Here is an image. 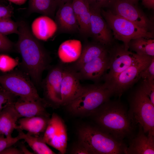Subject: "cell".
I'll list each match as a JSON object with an SVG mask.
<instances>
[{
	"label": "cell",
	"mask_w": 154,
	"mask_h": 154,
	"mask_svg": "<svg viewBox=\"0 0 154 154\" xmlns=\"http://www.w3.org/2000/svg\"><path fill=\"white\" fill-rule=\"evenodd\" d=\"M18 23V38L15 46L27 72L35 82L38 83L47 65V54L33 35L26 23L23 21Z\"/></svg>",
	"instance_id": "cell-1"
},
{
	"label": "cell",
	"mask_w": 154,
	"mask_h": 154,
	"mask_svg": "<svg viewBox=\"0 0 154 154\" xmlns=\"http://www.w3.org/2000/svg\"><path fill=\"white\" fill-rule=\"evenodd\" d=\"M128 112L135 125H140L145 133L154 135V105L140 86L131 96Z\"/></svg>",
	"instance_id": "cell-5"
},
{
	"label": "cell",
	"mask_w": 154,
	"mask_h": 154,
	"mask_svg": "<svg viewBox=\"0 0 154 154\" xmlns=\"http://www.w3.org/2000/svg\"><path fill=\"white\" fill-rule=\"evenodd\" d=\"M64 69L60 66L53 68L48 74L44 83L48 98L53 103L59 105L61 101V88Z\"/></svg>",
	"instance_id": "cell-15"
},
{
	"label": "cell",
	"mask_w": 154,
	"mask_h": 154,
	"mask_svg": "<svg viewBox=\"0 0 154 154\" xmlns=\"http://www.w3.org/2000/svg\"><path fill=\"white\" fill-rule=\"evenodd\" d=\"M10 2L16 5H21L24 4L27 0H8Z\"/></svg>",
	"instance_id": "cell-41"
},
{
	"label": "cell",
	"mask_w": 154,
	"mask_h": 154,
	"mask_svg": "<svg viewBox=\"0 0 154 154\" xmlns=\"http://www.w3.org/2000/svg\"><path fill=\"white\" fill-rule=\"evenodd\" d=\"M82 49L81 41L76 39L66 40L60 45L58 51V57L62 62H76L80 58Z\"/></svg>",
	"instance_id": "cell-20"
},
{
	"label": "cell",
	"mask_w": 154,
	"mask_h": 154,
	"mask_svg": "<svg viewBox=\"0 0 154 154\" xmlns=\"http://www.w3.org/2000/svg\"><path fill=\"white\" fill-rule=\"evenodd\" d=\"M72 1L58 7L55 14V21L57 24L58 29L62 32L71 33L79 30Z\"/></svg>",
	"instance_id": "cell-14"
},
{
	"label": "cell",
	"mask_w": 154,
	"mask_h": 154,
	"mask_svg": "<svg viewBox=\"0 0 154 154\" xmlns=\"http://www.w3.org/2000/svg\"><path fill=\"white\" fill-rule=\"evenodd\" d=\"M79 141L84 144L92 154H125L127 146L100 129L84 125L78 130Z\"/></svg>",
	"instance_id": "cell-3"
},
{
	"label": "cell",
	"mask_w": 154,
	"mask_h": 154,
	"mask_svg": "<svg viewBox=\"0 0 154 154\" xmlns=\"http://www.w3.org/2000/svg\"><path fill=\"white\" fill-rule=\"evenodd\" d=\"M23 154L21 150H19L16 148L9 147L3 151L0 154Z\"/></svg>",
	"instance_id": "cell-38"
},
{
	"label": "cell",
	"mask_w": 154,
	"mask_h": 154,
	"mask_svg": "<svg viewBox=\"0 0 154 154\" xmlns=\"http://www.w3.org/2000/svg\"><path fill=\"white\" fill-rule=\"evenodd\" d=\"M109 62L108 72L103 77L108 84L117 75L142 56L126 50L123 45L115 44L108 48Z\"/></svg>",
	"instance_id": "cell-9"
},
{
	"label": "cell",
	"mask_w": 154,
	"mask_h": 154,
	"mask_svg": "<svg viewBox=\"0 0 154 154\" xmlns=\"http://www.w3.org/2000/svg\"><path fill=\"white\" fill-rule=\"evenodd\" d=\"M72 3L79 31L83 35H90L91 13L87 0H72Z\"/></svg>",
	"instance_id": "cell-19"
},
{
	"label": "cell",
	"mask_w": 154,
	"mask_h": 154,
	"mask_svg": "<svg viewBox=\"0 0 154 154\" xmlns=\"http://www.w3.org/2000/svg\"><path fill=\"white\" fill-rule=\"evenodd\" d=\"M137 134L131 138L126 154H154V135H146L140 125Z\"/></svg>",
	"instance_id": "cell-16"
},
{
	"label": "cell",
	"mask_w": 154,
	"mask_h": 154,
	"mask_svg": "<svg viewBox=\"0 0 154 154\" xmlns=\"http://www.w3.org/2000/svg\"><path fill=\"white\" fill-rule=\"evenodd\" d=\"M15 59L5 54H0V70L5 72L13 69L17 65Z\"/></svg>",
	"instance_id": "cell-29"
},
{
	"label": "cell",
	"mask_w": 154,
	"mask_h": 154,
	"mask_svg": "<svg viewBox=\"0 0 154 154\" xmlns=\"http://www.w3.org/2000/svg\"><path fill=\"white\" fill-rule=\"evenodd\" d=\"M14 8L11 5H0V20L11 18L13 13Z\"/></svg>",
	"instance_id": "cell-36"
},
{
	"label": "cell",
	"mask_w": 154,
	"mask_h": 154,
	"mask_svg": "<svg viewBox=\"0 0 154 154\" xmlns=\"http://www.w3.org/2000/svg\"><path fill=\"white\" fill-rule=\"evenodd\" d=\"M57 6L59 7L68 2H71L72 0H54Z\"/></svg>",
	"instance_id": "cell-40"
},
{
	"label": "cell",
	"mask_w": 154,
	"mask_h": 154,
	"mask_svg": "<svg viewBox=\"0 0 154 154\" xmlns=\"http://www.w3.org/2000/svg\"><path fill=\"white\" fill-rule=\"evenodd\" d=\"M90 7V35L97 43L107 47L110 46L113 42L112 33L111 29L101 14V9Z\"/></svg>",
	"instance_id": "cell-11"
},
{
	"label": "cell",
	"mask_w": 154,
	"mask_h": 154,
	"mask_svg": "<svg viewBox=\"0 0 154 154\" xmlns=\"http://www.w3.org/2000/svg\"><path fill=\"white\" fill-rule=\"evenodd\" d=\"M130 1L131 2H136L138 0H128Z\"/></svg>",
	"instance_id": "cell-42"
},
{
	"label": "cell",
	"mask_w": 154,
	"mask_h": 154,
	"mask_svg": "<svg viewBox=\"0 0 154 154\" xmlns=\"http://www.w3.org/2000/svg\"><path fill=\"white\" fill-rule=\"evenodd\" d=\"M142 3L148 9H154V0H142Z\"/></svg>",
	"instance_id": "cell-39"
},
{
	"label": "cell",
	"mask_w": 154,
	"mask_h": 154,
	"mask_svg": "<svg viewBox=\"0 0 154 154\" xmlns=\"http://www.w3.org/2000/svg\"><path fill=\"white\" fill-rule=\"evenodd\" d=\"M67 136L66 127L60 117L56 124L51 128L47 136L46 143L58 150L61 154L66 152Z\"/></svg>",
	"instance_id": "cell-18"
},
{
	"label": "cell",
	"mask_w": 154,
	"mask_h": 154,
	"mask_svg": "<svg viewBox=\"0 0 154 154\" xmlns=\"http://www.w3.org/2000/svg\"><path fill=\"white\" fill-rule=\"evenodd\" d=\"M15 96L2 87L0 88V112L13 104Z\"/></svg>",
	"instance_id": "cell-30"
},
{
	"label": "cell",
	"mask_w": 154,
	"mask_h": 154,
	"mask_svg": "<svg viewBox=\"0 0 154 154\" xmlns=\"http://www.w3.org/2000/svg\"><path fill=\"white\" fill-rule=\"evenodd\" d=\"M3 135L0 136V153L6 148L12 146L19 140L22 139L21 135L19 133L18 135L15 137H4Z\"/></svg>",
	"instance_id": "cell-32"
},
{
	"label": "cell",
	"mask_w": 154,
	"mask_h": 154,
	"mask_svg": "<svg viewBox=\"0 0 154 154\" xmlns=\"http://www.w3.org/2000/svg\"><path fill=\"white\" fill-rule=\"evenodd\" d=\"M13 43L6 36L0 33V52H9L13 49Z\"/></svg>",
	"instance_id": "cell-33"
},
{
	"label": "cell",
	"mask_w": 154,
	"mask_h": 154,
	"mask_svg": "<svg viewBox=\"0 0 154 154\" xmlns=\"http://www.w3.org/2000/svg\"><path fill=\"white\" fill-rule=\"evenodd\" d=\"M80 80L75 70L64 68L61 84V105L67 106L82 92L85 86L81 85Z\"/></svg>",
	"instance_id": "cell-12"
},
{
	"label": "cell",
	"mask_w": 154,
	"mask_h": 154,
	"mask_svg": "<svg viewBox=\"0 0 154 154\" xmlns=\"http://www.w3.org/2000/svg\"><path fill=\"white\" fill-rule=\"evenodd\" d=\"M108 48L99 43H89L82 48L81 55L76 62L75 68L77 70L84 64L107 53Z\"/></svg>",
	"instance_id": "cell-24"
},
{
	"label": "cell",
	"mask_w": 154,
	"mask_h": 154,
	"mask_svg": "<svg viewBox=\"0 0 154 154\" xmlns=\"http://www.w3.org/2000/svg\"><path fill=\"white\" fill-rule=\"evenodd\" d=\"M57 6L54 0H29V13H37L54 17Z\"/></svg>",
	"instance_id": "cell-26"
},
{
	"label": "cell",
	"mask_w": 154,
	"mask_h": 154,
	"mask_svg": "<svg viewBox=\"0 0 154 154\" xmlns=\"http://www.w3.org/2000/svg\"><path fill=\"white\" fill-rule=\"evenodd\" d=\"M71 152L75 154H92L88 148L80 141L73 148Z\"/></svg>",
	"instance_id": "cell-37"
},
{
	"label": "cell",
	"mask_w": 154,
	"mask_h": 154,
	"mask_svg": "<svg viewBox=\"0 0 154 154\" xmlns=\"http://www.w3.org/2000/svg\"><path fill=\"white\" fill-rule=\"evenodd\" d=\"M47 118L43 116L23 117L19 120L17 129L25 130L31 135H37L44 132L49 120Z\"/></svg>",
	"instance_id": "cell-23"
},
{
	"label": "cell",
	"mask_w": 154,
	"mask_h": 154,
	"mask_svg": "<svg viewBox=\"0 0 154 154\" xmlns=\"http://www.w3.org/2000/svg\"><path fill=\"white\" fill-rule=\"evenodd\" d=\"M42 101L23 100L14 103V107L21 117H28L36 116L48 117Z\"/></svg>",
	"instance_id": "cell-22"
},
{
	"label": "cell",
	"mask_w": 154,
	"mask_h": 154,
	"mask_svg": "<svg viewBox=\"0 0 154 154\" xmlns=\"http://www.w3.org/2000/svg\"><path fill=\"white\" fill-rule=\"evenodd\" d=\"M140 86L144 93L154 105V80H143Z\"/></svg>",
	"instance_id": "cell-31"
},
{
	"label": "cell",
	"mask_w": 154,
	"mask_h": 154,
	"mask_svg": "<svg viewBox=\"0 0 154 154\" xmlns=\"http://www.w3.org/2000/svg\"><path fill=\"white\" fill-rule=\"evenodd\" d=\"M140 77L143 80H154V56L149 65L141 72Z\"/></svg>",
	"instance_id": "cell-34"
},
{
	"label": "cell",
	"mask_w": 154,
	"mask_h": 154,
	"mask_svg": "<svg viewBox=\"0 0 154 154\" xmlns=\"http://www.w3.org/2000/svg\"><path fill=\"white\" fill-rule=\"evenodd\" d=\"M0 84L2 87L21 100L42 101L30 80L23 74L13 72L0 75Z\"/></svg>",
	"instance_id": "cell-7"
},
{
	"label": "cell",
	"mask_w": 154,
	"mask_h": 154,
	"mask_svg": "<svg viewBox=\"0 0 154 154\" xmlns=\"http://www.w3.org/2000/svg\"><path fill=\"white\" fill-rule=\"evenodd\" d=\"M18 23L13 21L11 18L0 20V33L6 35L12 34L18 35Z\"/></svg>",
	"instance_id": "cell-28"
},
{
	"label": "cell",
	"mask_w": 154,
	"mask_h": 154,
	"mask_svg": "<svg viewBox=\"0 0 154 154\" xmlns=\"http://www.w3.org/2000/svg\"><path fill=\"white\" fill-rule=\"evenodd\" d=\"M22 139L24 140L34 152L38 154H54L53 151L47 145L42 137L33 136L28 133H25L20 129H18Z\"/></svg>",
	"instance_id": "cell-27"
},
{
	"label": "cell",
	"mask_w": 154,
	"mask_h": 154,
	"mask_svg": "<svg viewBox=\"0 0 154 154\" xmlns=\"http://www.w3.org/2000/svg\"><path fill=\"white\" fill-rule=\"evenodd\" d=\"M90 7L101 9L113 4L115 0H87Z\"/></svg>",
	"instance_id": "cell-35"
},
{
	"label": "cell",
	"mask_w": 154,
	"mask_h": 154,
	"mask_svg": "<svg viewBox=\"0 0 154 154\" xmlns=\"http://www.w3.org/2000/svg\"><path fill=\"white\" fill-rule=\"evenodd\" d=\"M31 30L37 39L46 41L51 38L57 31V24L51 18L46 15L40 16L33 22Z\"/></svg>",
	"instance_id": "cell-17"
},
{
	"label": "cell",
	"mask_w": 154,
	"mask_h": 154,
	"mask_svg": "<svg viewBox=\"0 0 154 154\" xmlns=\"http://www.w3.org/2000/svg\"><path fill=\"white\" fill-rule=\"evenodd\" d=\"M129 49L140 56H154V40L149 37H141L131 40Z\"/></svg>",
	"instance_id": "cell-25"
},
{
	"label": "cell",
	"mask_w": 154,
	"mask_h": 154,
	"mask_svg": "<svg viewBox=\"0 0 154 154\" xmlns=\"http://www.w3.org/2000/svg\"><path fill=\"white\" fill-rule=\"evenodd\" d=\"M101 13L112 30L115 39L122 41L125 49L131 40L141 37L153 38V32L147 31L135 23L114 13L111 10H101Z\"/></svg>",
	"instance_id": "cell-6"
},
{
	"label": "cell",
	"mask_w": 154,
	"mask_h": 154,
	"mask_svg": "<svg viewBox=\"0 0 154 154\" xmlns=\"http://www.w3.org/2000/svg\"><path fill=\"white\" fill-rule=\"evenodd\" d=\"M1 135V133H0V136Z\"/></svg>",
	"instance_id": "cell-43"
},
{
	"label": "cell",
	"mask_w": 154,
	"mask_h": 154,
	"mask_svg": "<svg viewBox=\"0 0 154 154\" xmlns=\"http://www.w3.org/2000/svg\"><path fill=\"white\" fill-rule=\"evenodd\" d=\"M14 103L0 112V133L6 137H12L14 130L18 128L16 123L21 117L14 107Z\"/></svg>",
	"instance_id": "cell-21"
},
{
	"label": "cell",
	"mask_w": 154,
	"mask_h": 154,
	"mask_svg": "<svg viewBox=\"0 0 154 154\" xmlns=\"http://www.w3.org/2000/svg\"><path fill=\"white\" fill-rule=\"evenodd\" d=\"M153 57L142 56L107 84L113 90L114 94L121 96L140 79L141 72L149 65Z\"/></svg>",
	"instance_id": "cell-8"
},
{
	"label": "cell",
	"mask_w": 154,
	"mask_h": 154,
	"mask_svg": "<svg viewBox=\"0 0 154 154\" xmlns=\"http://www.w3.org/2000/svg\"><path fill=\"white\" fill-rule=\"evenodd\" d=\"M113 5V12L115 14L151 31L153 26L151 21L132 2L128 0H115Z\"/></svg>",
	"instance_id": "cell-10"
},
{
	"label": "cell",
	"mask_w": 154,
	"mask_h": 154,
	"mask_svg": "<svg viewBox=\"0 0 154 154\" xmlns=\"http://www.w3.org/2000/svg\"><path fill=\"white\" fill-rule=\"evenodd\" d=\"M92 115L100 129L117 140L123 141L125 138L133 137L135 125L121 102L109 100Z\"/></svg>",
	"instance_id": "cell-2"
},
{
	"label": "cell",
	"mask_w": 154,
	"mask_h": 154,
	"mask_svg": "<svg viewBox=\"0 0 154 154\" xmlns=\"http://www.w3.org/2000/svg\"><path fill=\"white\" fill-rule=\"evenodd\" d=\"M109 62L108 52L86 63L77 71L80 79L99 80L108 70Z\"/></svg>",
	"instance_id": "cell-13"
},
{
	"label": "cell",
	"mask_w": 154,
	"mask_h": 154,
	"mask_svg": "<svg viewBox=\"0 0 154 154\" xmlns=\"http://www.w3.org/2000/svg\"><path fill=\"white\" fill-rule=\"evenodd\" d=\"M114 94L112 90L105 83L85 86L79 95L67 106L74 114L92 115Z\"/></svg>",
	"instance_id": "cell-4"
}]
</instances>
